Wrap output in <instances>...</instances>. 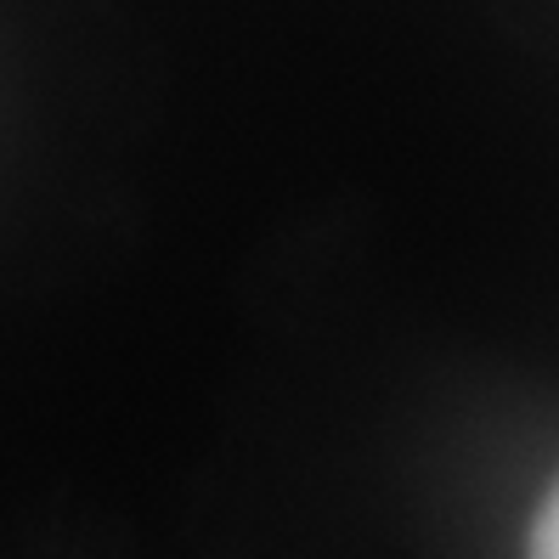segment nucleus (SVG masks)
Listing matches in <instances>:
<instances>
[{
	"label": "nucleus",
	"mask_w": 559,
	"mask_h": 559,
	"mask_svg": "<svg viewBox=\"0 0 559 559\" xmlns=\"http://www.w3.org/2000/svg\"><path fill=\"white\" fill-rule=\"evenodd\" d=\"M532 559H559V486L548 491V503L537 509V525H532Z\"/></svg>",
	"instance_id": "obj_1"
}]
</instances>
